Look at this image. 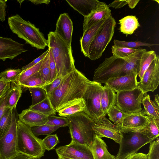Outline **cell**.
<instances>
[{"instance_id": "obj_30", "label": "cell", "mask_w": 159, "mask_h": 159, "mask_svg": "<svg viewBox=\"0 0 159 159\" xmlns=\"http://www.w3.org/2000/svg\"><path fill=\"white\" fill-rule=\"evenodd\" d=\"M85 105L84 99L73 103L58 111V115L60 116L66 117L74 114L80 112H84Z\"/></svg>"}, {"instance_id": "obj_1", "label": "cell", "mask_w": 159, "mask_h": 159, "mask_svg": "<svg viewBox=\"0 0 159 159\" xmlns=\"http://www.w3.org/2000/svg\"><path fill=\"white\" fill-rule=\"evenodd\" d=\"M89 81L76 68L63 77L58 87L47 96L55 112L82 99Z\"/></svg>"}, {"instance_id": "obj_37", "label": "cell", "mask_w": 159, "mask_h": 159, "mask_svg": "<svg viewBox=\"0 0 159 159\" xmlns=\"http://www.w3.org/2000/svg\"><path fill=\"white\" fill-rule=\"evenodd\" d=\"M29 89L32 98L31 105H34L40 102L48 97L45 91L41 87H31Z\"/></svg>"}, {"instance_id": "obj_61", "label": "cell", "mask_w": 159, "mask_h": 159, "mask_svg": "<svg viewBox=\"0 0 159 159\" xmlns=\"http://www.w3.org/2000/svg\"></svg>"}, {"instance_id": "obj_59", "label": "cell", "mask_w": 159, "mask_h": 159, "mask_svg": "<svg viewBox=\"0 0 159 159\" xmlns=\"http://www.w3.org/2000/svg\"><path fill=\"white\" fill-rule=\"evenodd\" d=\"M155 1H156V2H157V3H158V4H159V0H154Z\"/></svg>"}, {"instance_id": "obj_38", "label": "cell", "mask_w": 159, "mask_h": 159, "mask_svg": "<svg viewBox=\"0 0 159 159\" xmlns=\"http://www.w3.org/2000/svg\"><path fill=\"white\" fill-rule=\"evenodd\" d=\"M43 60V59L34 66L23 71L19 75L17 83L20 85L29 77L38 72Z\"/></svg>"}, {"instance_id": "obj_15", "label": "cell", "mask_w": 159, "mask_h": 159, "mask_svg": "<svg viewBox=\"0 0 159 159\" xmlns=\"http://www.w3.org/2000/svg\"><path fill=\"white\" fill-rule=\"evenodd\" d=\"M27 51L24 48V44L10 38L0 36V60L5 61L7 59L12 60Z\"/></svg>"}, {"instance_id": "obj_58", "label": "cell", "mask_w": 159, "mask_h": 159, "mask_svg": "<svg viewBox=\"0 0 159 159\" xmlns=\"http://www.w3.org/2000/svg\"><path fill=\"white\" fill-rule=\"evenodd\" d=\"M131 155L128 156V157H127L126 158H124V159H129ZM114 159H118L116 157H115L114 158Z\"/></svg>"}, {"instance_id": "obj_10", "label": "cell", "mask_w": 159, "mask_h": 159, "mask_svg": "<svg viewBox=\"0 0 159 159\" xmlns=\"http://www.w3.org/2000/svg\"><path fill=\"white\" fill-rule=\"evenodd\" d=\"M18 114L16 107L12 109V119L9 129L0 138V159H12L19 153L17 150L16 133Z\"/></svg>"}, {"instance_id": "obj_9", "label": "cell", "mask_w": 159, "mask_h": 159, "mask_svg": "<svg viewBox=\"0 0 159 159\" xmlns=\"http://www.w3.org/2000/svg\"><path fill=\"white\" fill-rule=\"evenodd\" d=\"M144 130L122 132V138L116 157L123 159L134 153L145 145L152 142L145 134Z\"/></svg>"}, {"instance_id": "obj_31", "label": "cell", "mask_w": 159, "mask_h": 159, "mask_svg": "<svg viewBox=\"0 0 159 159\" xmlns=\"http://www.w3.org/2000/svg\"><path fill=\"white\" fill-rule=\"evenodd\" d=\"M147 116L148 121L144 131L147 137L153 141L159 136V120Z\"/></svg>"}, {"instance_id": "obj_29", "label": "cell", "mask_w": 159, "mask_h": 159, "mask_svg": "<svg viewBox=\"0 0 159 159\" xmlns=\"http://www.w3.org/2000/svg\"><path fill=\"white\" fill-rule=\"evenodd\" d=\"M28 108L48 116L56 114L48 97L40 102L34 105L30 106Z\"/></svg>"}, {"instance_id": "obj_46", "label": "cell", "mask_w": 159, "mask_h": 159, "mask_svg": "<svg viewBox=\"0 0 159 159\" xmlns=\"http://www.w3.org/2000/svg\"><path fill=\"white\" fill-rule=\"evenodd\" d=\"M49 67L50 70V76L48 83L53 81L57 77L56 64L50 49L49 51Z\"/></svg>"}, {"instance_id": "obj_12", "label": "cell", "mask_w": 159, "mask_h": 159, "mask_svg": "<svg viewBox=\"0 0 159 159\" xmlns=\"http://www.w3.org/2000/svg\"><path fill=\"white\" fill-rule=\"evenodd\" d=\"M138 82L137 87L145 94L153 92L159 84V56L152 62L144 73L141 79Z\"/></svg>"}, {"instance_id": "obj_4", "label": "cell", "mask_w": 159, "mask_h": 159, "mask_svg": "<svg viewBox=\"0 0 159 159\" xmlns=\"http://www.w3.org/2000/svg\"><path fill=\"white\" fill-rule=\"evenodd\" d=\"M8 24L13 33L32 47L37 49H44L48 46L47 40L39 29L29 21L23 19L18 14L9 17Z\"/></svg>"}, {"instance_id": "obj_24", "label": "cell", "mask_w": 159, "mask_h": 159, "mask_svg": "<svg viewBox=\"0 0 159 159\" xmlns=\"http://www.w3.org/2000/svg\"><path fill=\"white\" fill-rule=\"evenodd\" d=\"M141 103L147 116L159 120V98L158 94L155 95L153 101L151 99L149 95H146L144 96Z\"/></svg>"}, {"instance_id": "obj_6", "label": "cell", "mask_w": 159, "mask_h": 159, "mask_svg": "<svg viewBox=\"0 0 159 159\" xmlns=\"http://www.w3.org/2000/svg\"><path fill=\"white\" fill-rule=\"evenodd\" d=\"M71 140L86 145L90 148L95 134L93 128L94 121L84 112H78L67 116Z\"/></svg>"}, {"instance_id": "obj_11", "label": "cell", "mask_w": 159, "mask_h": 159, "mask_svg": "<svg viewBox=\"0 0 159 159\" xmlns=\"http://www.w3.org/2000/svg\"><path fill=\"white\" fill-rule=\"evenodd\" d=\"M144 94L138 87L132 90L117 92L115 105L126 113L140 112L142 110L141 103Z\"/></svg>"}, {"instance_id": "obj_43", "label": "cell", "mask_w": 159, "mask_h": 159, "mask_svg": "<svg viewBox=\"0 0 159 159\" xmlns=\"http://www.w3.org/2000/svg\"><path fill=\"white\" fill-rule=\"evenodd\" d=\"M42 142L45 149L49 151L53 149L59 143L58 138L56 134H49L42 140Z\"/></svg>"}, {"instance_id": "obj_53", "label": "cell", "mask_w": 159, "mask_h": 159, "mask_svg": "<svg viewBox=\"0 0 159 159\" xmlns=\"http://www.w3.org/2000/svg\"><path fill=\"white\" fill-rule=\"evenodd\" d=\"M29 1L36 5L43 3L48 4L51 1L50 0H30Z\"/></svg>"}, {"instance_id": "obj_47", "label": "cell", "mask_w": 159, "mask_h": 159, "mask_svg": "<svg viewBox=\"0 0 159 159\" xmlns=\"http://www.w3.org/2000/svg\"><path fill=\"white\" fill-rule=\"evenodd\" d=\"M11 88L6 93L0 98V120L7 108V102L9 94Z\"/></svg>"}, {"instance_id": "obj_33", "label": "cell", "mask_w": 159, "mask_h": 159, "mask_svg": "<svg viewBox=\"0 0 159 159\" xmlns=\"http://www.w3.org/2000/svg\"><path fill=\"white\" fill-rule=\"evenodd\" d=\"M22 71L21 68L7 69L0 73V81L17 83L19 76Z\"/></svg>"}, {"instance_id": "obj_49", "label": "cell", "mask_w": 159, "mask_h": 159, "mask_svg": "<svg viewBox=\"0 0 159 159\" xmlns=\"http://www.w3.org/2000/svg\"><path fill=\"white\" fill-rule=\"evenodd\" d=\"M7 0H0V20L4 21L6 16V2Z\"/></svg>"}, {"instance_id": "obj_54", "label": "cell", "mask_w": 159, "mask_h": 159, "mask_svg": "<svg viewBox=\"0 0 159 159\" xmlns=\"http://www.w3.org/2000/svg\"><path fill=\"white\" fill-rule=\"evenodd\" d=\"M139 1V0H126L129 7L131 9L134 8Z\"/></svg>"}, {"instance_id": "obj_27", "label": "cell", "mask_w": 159, "mask_h": 159, "mask_svg": "<svg viewBox=\"0 0 159 159\" xmlns=\"http://www.w3.org/2000/svg\"><path fill=\"white\" fill-rule=\"evenodd\" d=\"M157 55L153 50H146L142 53L139 61L138 75L140 80L152 62L156 59Z\"/></svg>"}, {"instance_id": "obj_3", "label": "cell", "mask_w": 159, "mask_h": 159, "mask_svg": "<svg viewBox=\"0 0 159 159\" xmlns=\"http://www.w3.org/2000/svg\"><path fill=\"white\" fill-rule=\"evenodd\" d=\"M47 40L56 64L57 77H63L76 69L71 46L68 45L54 31L49 32Z\"/></svg>"}, {"instance_id": "obj_48", "label": "cell", "mask_w": 159, "mask_h": 159, "mask_svg": "<svg viewBox=\"0 0 159 159\" xmlns=\"http://www.w3.org/2000/svg\"><path fill=\"white\" fill-rule=\"evenodd\" d=\"M49 50V48H48L45 52L43 53L39 57L34 60L29 64L22 67L21 69L23 71L34 66L42 60L48 54Z\"/></svg>"}, {"instance_id": "obj_62", "label": "cell", "mask_w": 159, "mask_h": 159, "mask_svg": "<svg viewBox=\"0 0 159 159\" xmlns=\"http://www.w3.org/2000/svg\"></svg>"}, {"instance_id": "obj_23", "label": "cell", "mask_w": 159, "mask_h": 159, "mask_svg": "<svg viewBox=\"0 0 159 159\" xmlns=\"http://www.w3.org/2000/svg\"><path fill=\"white\" fill-rule=\"evenodd\" d=\"M107 145L101 138L95 134L91 149L93 159H114L116 156L111 154Z\"/></svg>"}, {"instance_id": "obj_8", "label": "cell", "mask_w": 159, "mask_h": 159, "mask_svg": "<svg viewBox=\"0 0 159 159\" xmlns=\"http://www.w3.org/2000/svg\"><path fill=\"white\" fill-rule=\"evenodd\" d=\"M103 88L101 84L90 80L83 97L85 105L84 113L95 123L100 121L104 116L101 106Z\"/></svg>"}, {"instance_id": "obj_22", "label": "cell", "mask_w": 159, "mask_h": 159, "mask_svg": "<svg viewBox=\"0 0 159 159\" xmlns=\"http://www.w3.org/2000/svg\"><path fill=\"white\" fill-rule=\"evenodd\" d=\"M66 1L84 17L88 16L94 11L100 2L98 0H66Z\"/></svg>"}, {"instance_id": "obj_40", "label": "cell", "mask_w": 159, "mask_h": 159, "mask_svg": "<svg viewBox=\"0 0 159 159\" xmlns=\"http://www.w3.org/2000/svg\"><path fill=\"white\" fill-rule=\"evenodd\" d=\"M49 52L43 59V62L39 71L42 79L45 84H48L49 80Z\"/></svg>"}, {"instance_id": "obj_5", "label": "cell", "mask_w": 159, "mask_h": 159, "mask_svg": "<svg viewBox=\"0 0 159 159\" xmlns=\"http://www.w3.org/2000/svg\"><path fill=\"white\" fill-rule=\"evenodd\" d=\"M17 150L34 159H39L44 155L45 149L42 139L37 138L32 132L31 127L18 119L17 126Z\"/></svg>"}, {"instance_id": "obj_45", "label": "cell", "mask_w": 159, "mask_h": 159, "mask_svg": "<svg viewBox=\"0 0 159 159\" xmlns=\"http://www.w3.org/2000/svg\"><path fill=\"white\" fill-rule=\"evenodd\" d=\"M62 78L61 76H58L50 83L45 84L41 88L45 91L48 96L58 87Z\"/></svg>"}, {"instance_id": "obj_20", "label": "cell", "mask_w": 159, "mask_h": 159, "mask_svg": "<svg viewBox=\"0 0 159 159\" xmlns=\"http://www.w3.org/2000/svg\"><path fill=\"white\" fill-rule=\"evenodd\" d=\"M48 116L29 108L22 110L20 114H18L19 120L31 127L45 124Z\"/></svg>"}, {"instance_id": "obj_32", "label": "cell", "mask_w": 159, "mask_h": 159, "mask_svg": "<svg viewBox=\"0 0 159 159\" xmlns=\"http://www.w3.org/2000/svg\"><path fill=\"white\" fill-rule=\"evenodd\" d=\"M130 114L125 113L119 109L115 105L108 111L107 115L109 119L119 127L122 126L124 119Z\"/></svg>"}, {"instance_id": "obj_36", "label": "cell", "mask_w": 159, "mask_h": 159, "mask_svg": "<svg viewBox=\"0 0 159 159\" xmlns=\"http://www.w3.org/2000/svg\"><path fill=\"white\" fill-rule=\"evenodd\" d=\"M113 43L114 45L117 47L134 49H136V48L142 46H146L150 48L151 46L159 45L158 44L146 43L140 41H125L114 39Z\"/></svg>"}, {"instance_id": "obj_41", "label": "cell", "mask_w": 159, "mask_h": 159, "mask_svg": "<svg viewBox=\"0 0 159 159\" xmlns=\"http://www.w3.org/2000/svg\"><path fill=\"white\" fill-rule=\"evenodd\" d=\"M46 125L60 127L68 126L69 122L66 117L51 115L48 116Z\"/></svg>"}, {"instance_id": "obj_2", "label": "cell", "mask_w": 159, "mask_h": 159, "mask_svg": "<svg viewBox=\"0 0 159 159\" xmlns=\"http://www.w3.org/2000/svg\"><path fill=\"white\" fill-rule=\"evenodd\" d=\"M145 49L138 48L133 53L120 58L113 56L106 58L95 70L93 81L106 84L108 80L129 75L138 74L139 60Z\"/></svg>"}, {"instance_id": "obj_7", "label": "cell", "mask_w": 159, "mask_h": 159, "mask_svg": "<svg viewBox=\"0 0 159 159\" xmlns=\"http://www.w3.org/2000/svg\"><path fill=\"white\" fill-rule=\"evenodd\" d=\"M116 24L111 15L107 18L91 42L88 50V56L94 61L101 57L114 35Z\"/></svg>"}, {"instance_id": "obj_35", "label": "cell", "mask_w": 159, "mask_h": 159, "mask_svg": "<svg viewBox=\"0 0 159 159\" xmlns=\"http://www.w3.org/2000/svg\"><path fill=\"white\" fill-rule=\"evenodd\" d=\"M45 84L42 79L39 71L30 76L20 85L25 88L41 87Z\"/></svg>"}, {"instance_id": "obj_34", "label": "cell", "mask_w": 159, "mask_h": 159, "mask_svg": "<svg viewBox=\"0 0 159 159\" xmlns=\"http://www.w3.org/2000/svg\"><path fill=\"white\" fill-rule=\"evenodd\" d=\"M12 109L7 108L0 120V138L6 132L11 124Z\"/></svg>"}, {"instance_id": "obj_21", "label": "cell", "mask_w": 159, "mask_h": 159, "mask_svg": "<svg viewBox=\"0 0 159 159\" xmlns=\"http://www.w3.org/2000/svg\"><path fill=\"white\" fill-rule=\"evenodd\" d=\"M107 18L101 20L83 32L80 43L81 52L86 57H88V50L91 42Z\"/></svg>"}, {"instance_id": "obj_19", "label": "cell", "mask_w": 159, "mask_h": 159, "mask_svg": "<svg viewBox=\"0 0 159 159\" xmlns=\"http://www.w3.org/2000/svg\"><path fill=\"white\" fill-rule=\"evenodd\" d=\"M111 15V11L105 2H100L97 9L88 16L84 17L83 32L101 20Z\"/></svg>"}, {"instance_id": "obj_13", "label": "cell", "mask_w": 159, "mask_h": 159, "mask_svg": "<svg viewBox=\"0 0 159 159\" xmlns=\"http://www.w3.org/2000/svg\"><path fill=\"white\" fill-rule=\"evenodd\" d=\"M104 115L99 121L95 123L93 128L95 134L100 138L106 137L113 140L120 144L122 134L118 126L112 123Z\"/></svg>"}, {"instance_id": "obj_17", "label": "cell", "mask_w": 159, "mask_h": 159, "mask_svg": "<svg viewBox=\"0 0 159 159\" xmlns=\"http://www.w3.org/2000/svg\"><path fill=\"white\" fill-rule=\"evenodd\" d=\"M144 110L129 114L124 119L122 126L119 127L122 132L144 130L148 121Z\"/></svg>"}, {"instance_id": "obj_39", "label": "cell", "mask_w": 159, "mask_h": 159, "mask_svg": "<svg viewBox=\"0 0 159 159\" xmlns=\"http://www.w3.org/2000/svg\"><path fill=\"white\" fill-rule=\"evenodd\" d=\"M60 127L46 124L31 127L34 134L36 136L42 135H49L56 131Z\"/></svg>"}, {"instance_id": "obj_51", "label": "cell", "mask_w": 159, "mask_h": 159, "mask_svg": "<svg viewBox=\"0 0 159 159\" xmlns=\"http://www.w3.org/2000/svg\"><path fill=\"white\" fill-rule=\"evenodd\" d=\"M127 4V2L126 0H115L108 6L109 8L112 7L115 9L121 8Z\"/></svg>"}, {"instance_id": "obj_55", "label": "cell", "mask_w": 159, "mask_h": 159, "mask_svg": "<svg viewBox=\"0 0 159 159\" xmlns=\"http://www.w3.org/2000/svg\"><path fill=\"white\" fill-rule=\"evenodd\" d=\"M12 159H34L33 158L26 155L19 154Z\"/></svg>"}, {"instance_id": "obj_44", "label": "cell", "mask_w": 159, "mask_h": 159, "mask_svg": "<svg viewBox=\"0 0 159 159\" xmlns=\"http://www.w3.org/2000/svg\"><path fill=\"white\" fill-rule=\"evenodd\" d=\"M148 159H159V138L150 143Z\"/></svg>"}, {"instance_id": "obj_26", "label": "cell", "mask_w": 159, "mask_h": 159, "mask_svg": "<svg viewBox=\"0 0 159 159\" xmlns=\"http://www.w3.org/2000/svg\"><path fill=\"white\" fill-rule=\"evenodd\" d=\"M120 31L127 36L132 34L140 26L138 18L134 16H128L119 20Z\"/></svg>"}, {"instance_id": "obj_14", "label": "cell", "mask_w": 159, "mask_h": 159, "mask_svg": "<svg viewBox=\"0 0 159 159\" xmlns=\"http://www.w3.org/2000/svg\"><path fill=\"white\" fill-rule=\"evenodd\" d=\"M57 155L77 159H93L91 148L88 146L71 141L66 145L57 148Z\"/></svg>"}, {"instance_id": "obj_42", "label": "cell", "mask_w": 159, "mask_h": 159, "mask_svg": "<svg viewBox=\"0 0 159 159\" xmlns=\"http://www.w3.org/2000/svg\"><path fill=\"white\" fill-rule=\"evenodd\" d=\"M113 55L116 57H126L135 52L137 49L120 47L113 45L111 48Z\"/></svg>"}, {"instance_id": "obj_16", "label": "cell", "mask_w": 159, "mask_h": 159, "mask_svg": "<svg viewBox=\"0 0 159 159\" xmlns=\"http://www.w3.org/2000/svg\"><path fill=\"white\" fill-rule=\"evenodd\" d=\"M138 74L132 73L122 76L110 79L106 84L115 92L132 90L137 87Z\"/></svg>"}, {"instance_id": "obj_50", "label": "cell", "mask_w": 159, "mask_h": 159, "mask_svg": "<svg viewBox=\"0 0 159 159\" xmlns=\"http://www.w3.org/2000/svg\"><path fill=\"white\" fill-rule=\"evenodd\" d=\"M11 86V83L0 81V98L6 93Z\"/></svg>"}, {"instance_id": "obj_28", "label": "cell", "mask_w": 159, "mask_h": 159, "mask_svg": "<svg viewBox=\"0 0 159 159\" xmlns=\"http://www.w3.org/2000/svg\"><path fill=\"white\" fill-rule=\"evenodd\" d=\"M22 86L16 82L11 83L10 91L7 102V107H16L17 103L22 93Z\"/></svg>"}, {"instance_id": "obj_60", "label": "cell", "mask_w": 159, "mask_h": 159, "mask_svg": "<svg viewBox=\"0 0 159 159\" xmlns=\"http://www.w3.org/2000/svg\"></svg>"}, {"instance_id": "obj_57", "label": "cell", "mask_w": 159, "mask_h": 159, "mask_svg": "<svg viewBox=\"0 0 159 159\" xmlns=\"http://www.w3.org/2000/svg\"><path fill=\"white\" fill-rule=\"evenodd\" d=\"M24 1V0H17V1H18L19 3H20V5H21V3Z\"/></svg>"}, {"instance_id": "obj_25", "label": "cell", "mask_w": 159, "mask_h": 159, "mask_svg": "<svg viewBox=\"0 0 159 159\" xmlns=\"http://www.w3.org/2000/svg\"><path fill=\"white\" fill-rule=\"evenodd\" d=\"M116 93L108 85L103 86L101 99L102 111L104 115H106L109 110L115 105Z\"/></svg>"}, {"instance_id": "obj_56", "label": "cell", "mask_w": 159, "mask_h": 159, "mask_svg": "<svg viewBox=\"0 0 159 159\" xmlns=\"http://www.w3.org/2000/svg\"><path fill=\"white\" fill-rule=\"evenodd\" d=\"M57 155L58 159H77L61 155Z\"/></svg>"}, {"instance_id": "obj_52", "label": "cell", "mask_w": 159, "mask_h": 159, "mask_svg": "<svg viewBox=\"0 0 159 159\" xmlns=\"http://www.w3.org/2000/svg\"><path fill=\"white\" fill-rule=\"evenodd\" d=\"M129 159H148V158L147 154L139 152L131 155Z\"/></svg>"}, {"instance_id": "obj_18", "label": "cell", "mask_w": 159, "mask_h": 159, "mask_svg": "<svg viewBox=\"0 0 159 159\" xmlns=\"http://www.w3.org/2000/svg\"><path fill=\"white\" fill-rule=\"evenodd\" d=\"M56 27L54 32L68 45L71 46L73 25L68 14L65 13L60 14Z\"/></svg>"}]
</instances>
